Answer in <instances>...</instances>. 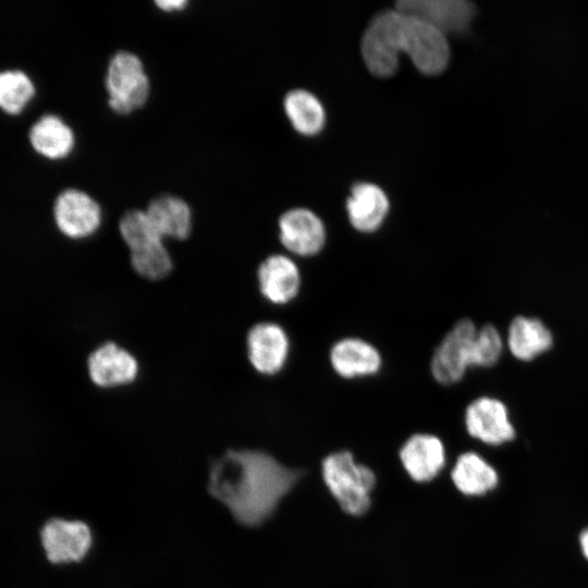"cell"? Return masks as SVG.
Instances as JSON below:
<instances>
[{
  "instance_id": "6da1fadb",
  "label": "cell",
  "mask_w": 588,
  "mask_h": 588,
  "mask_svg": "<svg viewBox=\"0 0 588 588\" xmlns=\"http://www.w3.org/2000/svg\"><path fill=\"white\" fill-rule=\"evenodd\" d=\"M302 477L261 450H228L213 461L208 491L234 519L256 527L272 516Z\"/></svg>"
},
{
  "instance_id": "7a4b0ae2",
  "label": "cell",
  "mask_w": 588,
  "mask_h": 588,
  "mask_svg": "<svg viewBox=\"0 0 588 588\" xmlns=\"http://www.w3.org/2000/svg\"><path fill=\"white\" fill-rule=\"evenodd\" d=\"M407 53L422 73L434 75L448 65L446 36L422 20L397 9L377 14L362 39V54L369 72L378 77L393 75L399 54Z\"/></svg>"
},
{
  "instance_id": "3957f363",
  "label": "cell",
  "mask_w": 588,
  "mask_h": 588,
  "mask_svg": "<svg viewBox=\"0 0 588 588\" xmlns=\"http://www.w3.org/2000/svg\"><path fill=\"white\" fill-rule=\"evenodd\" d=\"M321 475L346 514L360 516L368 511L376 475L368 466L358 463L352 452L340 450L328 454L321 462Z\"/></svg>"
},
{
  "instance_id": "277c9868",
  "label": "cell",
  "mask_w": 588,
  "mask_h": 588,
  "mask_svg": "<svg viewBox=\"0 0 588 588\" xmlns=\"http://www.w3.org/2000/svg\"><path fill=\"white\" fill-rule=\"evenodd\" d=\"M105 88L114 112L128 114L142 108L150 95V79L142 59L128 50L117 51L108 62Z\"/></svg>"
},
{
  "instance_id": "5b68a950",
  "label": "cell",
  "mask_w": 588,
  "mask_h": 588,
  "mask_svg": "<svg viewBox=\"0 0 588 588\" xmlns=\"http://www.w3.org/2000/svg\"><path fill=\"white\" fill-rule=\"evenodd\" d=\"M478 326L470 318H461L444 333L434 347L429 369L441 385L461 382L473 368L474 342Z\"/></svg>"
},
{
  "instance_id": "8992f818",
  "label": "cell",
  "mask_w": 588,
  "mask_h": 588,
  "mask_svg": "<svg viewBox=\"0 0 588 588\" xmlns=\"http://www.w3.org/2000/svg\"><path fill=\"white\" fill-rule=\"evenodd\" d=\"M464 426L471 438L488 445H502L516 436L506 404L491 395H480L467 404Z\"/></svg>"
},
{
  "instance_id": "52a82bcc",
  "label": "cell",
  "mask_w": 588,
  "mask_h": 588,
  "mask_svg": "<svg viewBox=\"0 0 588 588\" xmlns=\"http://www.w3.org/2000/svg\"><path fill=\"white\" fill-rule=\"evenodd\" d=\"M246 350L249 364L258 373L275 376L289 362L291 339L282 324L260 321L248 330Z\"/></svg>"
},
{
  "instance_id": "ba28073f",
  "label": "cell",
  "mask_w": 588,
  "mask_h": 588,
  "mask_svg": "<svg viewBox=\"0 0 588 588\" xmlns=\"http://www.w3.org/2000/svg\"><path fill=\"white\" fill-rule=\"evenodd\" d=\"M41 546L53 564L81 562L93 547V531L83 520L51 518L41 528Z\"/></svg>"
},
{
  "instance_id": "9c48e42d",
  "label": "cell",
  "mask_w": 588,
  "mask_h": 588,
  "mask_svg": "<svg viewBox=\"0 0 588 588\" xmlns=\"http://www.w3.org/2000/svg\"><path fill=\"white\" fill-rule=\"evenodd\" d=\"M332 371L343 380L377 376L383 368V355L372 342L356 335L335 340L328 352Z\"/></svg>"
},
{
  "instance_id": "30bf717a",
  "label": "cell",
  "mask_w": 588,
  "mask_h": 588,
  "mask_svg": "<svg viewBox=\"0 0 588 588\" xmlns=\"http://www.w3.org/2000/svg\"><path fill=\"white\" fill-rule=\"evenodd\" d=\"M53 217L62 234L78 240L88 237L99 230L102 209L86 192L69 188L57 197Z\"/></svg>"
},
{
  "instance_id": "8fae6325",
  "label": "cell",
  "mask_w": 588,
  "mask_h": 588,
  "mask_svg": "<svg viewBox=\"0 0 588 588\" xmlns=\"http://www.w3.org/2000/svg\"><path fill=\"white\" fill-rule=\"evenodd\" d=\"M279 240L292 255L303 258L317 256L327 242V231L321 219L306 208L285 211L278 221Z\"/></svg>"
},
{
  "instance_id": "7c38bea8",
  "label": "cell",
  "mask_w": 588,
  "mask_h": 588,
  "mask_svg": "<svg viewBox=\"0 0 588 588\" xmlns=\"http://www.w3.org/2000/svg\"><path fill=\"white\" fill-rule=\"evenodd\" d=\"M260 295L270 304L284 306L295 301L302 290L303 275L295 260L284 254L266 257L257 268Z\"/></svg>"
},
{
  "instance_id": "4fadbf2b",
  "label": "cell",
  "mask_w": 588,
  "mask_h": 588,
  "mask_svg": "<svg viewBox=\"0 0 588 588\" xmlns=\"http://www.w3.org/2000/svg\"><path fill=\"white\" fill-rule=\"evenodd\" d=\"M91 382L102 389H111L134 382L138 376V362L126 348L114 342L96 347L87 359Z\"/></svg>"
},
{
  "instance_id": "5bb4252c",
  "label": "cell",
  "mask_w": 588,
  "mask_h": 588,
  "mask_svg": "<svg viewBox=\"0 0 588 588\" xmlns=\"http://www.w3.org/2000/svg\"><path fill=\"white\" fill-rule=\"evenodd\" d=\"M395 9L422 20L445 36L465 30L476 11L467 0H401Z\"/></svg>"
},
{
  "instance_id": "9a60e30c",
  "label": "cell",
  "mask_w": 588,
  "mask_h": 588,
  "mask_svg": "<svg viewBox=\"0 0 588 588\" xmlns=\"http://www.w3.org/2000/svg\"><path fill=\"white\" fill-rule=\"evenodd\" d=\"M401 464L407 475L417 482L436 478L446 463L442 440L432 433L416 432L409 436L399 451Z\"/></svg>"
},
{
  "instance_id": "2e32d148",
  "label": "cell",
  "mask_w": 588,
  "mask_h": 588,
  "mask_svg": "<svg viewBox=\"0 0 588 588\" xmlns=\"http://www.w3.org/2000/svg\"><path fill=\"white\" fill-rule=\"evenodd\" d=\"M504 341L513 357L530 362L551 350L553 334L542 320L516 316L509 324Z\"/></svg>"
},
{
  "instance_id": "e0dca14e",
  "label": "cell",
  "mask_w": 588,
  "mask_h": 588,
  "mask_svg": "<svg viewBox=\"0 0 588 588\" xmlns=\"http://www.w3.org/2000/svg\"><path fill=\"white\" fill-rule=\"evenodd\" d=\"M351 225L358 232L372 233L383 223L389 212L384 192L372 183H358L346 201Z\"/></svg>"
},
{
  "instance_id": "ac0fdd59",
  "label": "cell",
  "mask_w": 588,
  "mask_h": 588,
  "mask_svg": "<svg viewBox=\"0 0 588 588\" xmlns=\"http://www.w3.org/2000/svg\"><path fill=\"white\" fill-rule=\"evenodd\" d=\"M162 238L186 240L193 229V213L182 197L162 194L154 197L145 209Z\"/></svg>"
},
{
  "instance_id": "d6986e66",
  "label": "cell",
  "mask_w": 588,
  "mask_h": 588,
  "mask_svg": "<svg viewBox=\"0 0 588 588\" xmlns=\"http://www.w3.org/2000/svg\"><path fill=\"white\" fill-rule=\"evenodd\" d=\"M451 478L455 488L469 497L483 495L499 483L495 468L474 451L463 452L457 456Z\"/></svg>"
},
{
  "instance_id": "ffe728a7",
  "label": "cell",
  "mask_w": 588,
  "mask_h": 588,
  "mask_svg": "<svg viewBox=\"0 0 588 588\" xmlns=\"http://www.w3.org/2000/svg\"><path fill=\"white\" fill-rule=\"evenodd\" d=\"M29 138L34 149L50 159L68 156L75 142L72 128L53 114L38 120L30 130Z\"/></svg>"
},
{
  "instance_id": "44dd1931",
  "label": "cell",
  "mask_w": 588,
  "mask_h": 588,
  "mask_svg": "<svg viewBox=\"0 0 588 588\" xmlns=\"http://www.w3.org/2000/svg\"><path fill=\"white\" fill-rule=\"evenodd\" d=\"M283 105L291 124L301 134L315 135L322 130L326 121L323 107L309 91L291 90Z\"/></svg>"
},
{
  "instance_id": "7402d4cb",
  "label": "cell",
  "mask_w": 588,
  "mask_h": 588,
  "mask_svg": "<svg viewBox=\"0 0 588 588\" xmlns=\"http://www.w3.org/2000/svg\"><path fill=\"white\" fill-rule=\"evenodd\" d=\"M119 231L130 252L145 249L163 242L145 209H131L119 221Z\"/></svg>"
},
{
  "instance_id": "603a6c76",
  "label": "cell",
  "mask_w": 588,
  "mask_h": 588,
  "mask_svg": "<svg viewBox=\"0 0 588 588\" xmlns=\"http://www.w3.org/2000/svg\"><path fill=\"white\" fill-rule=\"evenodd\" d=\"M130 260L138 275L151 281L167 278L173 269L172 257L163 242L145 249L130 252Z\"/></svg>"
},
{
  "instance_id": "cb8c5ba5",
  "label": "cell",
  "mask_w": 588,
  "mask_h": 588,
  "mask_svg": "<svg viewBox=\"0 0 588 588\" xmlns=\"http://www.w3.org/2000/svg\"><path fill=\"white\" fill-rule=\"evenodd\" d=\"M34 95V85L21 71L0 73V108L19 113Z\"/></svg>"
},
{
  "instance_id": "d4e9b609",
  "label": "cell",
  "mask_w": 588,
  "mask_h": 588,
  "mask_svg": "<svg viewBox=\"0 0 588 588\" xmlns=\"http://www.w3.org/2000/svg\"><path fill=\"white\" fill-rule=\"evenodd\" d=\"M505 341L492 323L478 327L473 354V368H491L501 358Z\"/></svg>"
},
{
  "instance_id": "484cf974",
  "label": "cell",
  "mask_w": 588,
  "mask_h": 588,
  "mask_svg": "<svg viewBox=\"0 0 588 588\" xmlns=\"http://www.w3.org/2000/svg\"><path fill=\"white\" fill-rule=\"evenodd\" d=\"M155 4L162 11L173 12L183 10L187 7L188 1L186 0H157Z\"/></svg>"
},
{
  "instance_id": "4316f807",
  "label": "cell",
  "mask_w": 588,
  "mask_h": 588,
  "mask_svg": "<svg viewBox=\"0 0 588 588\" xmlns=\"http://www.w3.org/2000/svg\"><path fill=\"white\" fill-rule=\"evenodd\" d=\"M579 546L584 556L588 560V528L581 531L579 536Z\"/></svg>"
}]
</instances>
